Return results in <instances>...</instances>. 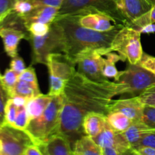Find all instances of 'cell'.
<instances>
[{
  "mask_svg": "<svg viewBox=\"0 0 155 155\" xmlns=\"http://www.w3.org/2000/svg\"><path fill=\"white\" fill-rule=\"evenodd\" d=\"M0 89H3L2 86V85H1V84H0Z\"/></svg>",
  "mask_w": 155,
  "mask_h": 155,
  "instance_id": "50",
  "label": "cell"
},
{
  "mask_svg": "<svg viewBox=\"0 0 155 155\" xmlns=\"http://www.w3.org/2000/svg\"><path fill=\"white\" fill-rule=\"evenodd\" d=\"M41 5L51 6L60 8L64 0H39Z\"/></svg>",
  "mask_w": 155,
  "mask_h": 155,
  "instance_id": "40",
  "label": "cell"
},
{
  "mask_svg": "<svg viewBox=\"0 0 155 155\" xmlns=\"http://www.w3.org/2000/svg\"><path fill=\"white\" fill-rule=\"evenodd\" d=\"M58 11L59 8H58L42 5L36 8L30 13L24 16H21V18L27 29V27L33 23H44L51 24L57 18Z\"/></svg>",
  "mask_w": 155,
  "mask_h": 155,
  "instance_id": "16",
  "label": "cell"
},
{
  "mask_svg": "<svg viewBox=\"0 0 155 155\" xmlns=\"http://www.w3.org/2000/svg\"><path fill=\"white\" fill-rule=\"evenodd\" d=\"M18 107L14 104L12 98H8L5 108V123L4 124L13 126L18 114Z\"/></svg>",
  "mask_w": 155,
  "mask_h": 155,
  "instance_id": "29",
  "label": "cell"
},
{
  "mask_svg": "<svg viewBox=\"0 0 155 155\" xmlns=\"http://www.w3.org/2000/svg\"><path fill=\"white\" fill-rule=\"evenodd\" d=\"M2 25V24H0V27H1ZM2 75L1 73H0V84H1V85H2V83H1V78H2Z\"/></svg>",
  "mask_w": 155,
  "mask_h": 155,
  "instance_id": "48",
  "label": "cell"
},
{
  "mask_svg": "<svg viewBox=\"0 0 155 155\" xmlns=\"http://www.w3.org/2000/svg\"><path fill=\"white\" fill-rule=\"evenodd\" d=\"M98 12L111 18L116 24L129 26V22L117 5L116 0H64L58 17L83 15ZM57 17V18H58Z\"/></svg>",
  "mask_w": 155,
  "mask_h": 155,
  "instance_id": "4",
  "label": "cell"
},
{
  "mask_svg": "<svg viewBox=\"0 0 155 155\" xmlns=\"http://www.w3.org/2000/svg\"><path fill=\"white\" fill-rule=\"evenodd\" d=\"M0 127H1V126H0Z\"/></svg>",
  "mask_w": 155,
  "mask_h": 155,
  "instance_id": "53",
  "label": "cell"
},
{
  "mask_svg": "<svg viewBox=\"0 0 155 155\" xmlns=\"http://www.w3.org/2000/svg\"><path fill=\"white\" fill-rule=\"evenodd\" d=\"M51 24L44 23H33L27 27V31L31 36H42L48 33Z\"/></svg>",
  "mask_w": 155,
  "mask_h": 155,
  "instance_id": "31",
  "label": "cell"
},
{
  "mask_svg": "<svg viewBox=\"0 0 155 155\" xmlns=\"http://www.w3.org/2000/svg\"><path fill=\"white\" fill-rule=\"evenodd\" d=\"M17 0H0V24L13 12Z\"/></svg>",
  "mask_w": 155,
  "mask_h": 155,
  "instance_id": "32",
  "label": "cell"
},
{
  "mask_svg": "<svg viewBox=\"0 0 155 155\" xmlns=\"http://www.w3.org/2000/svg\"><path fill=\"white\" fill-rule=\"evenodd\" d=\"M49 73V92L52 96L63 94L67 83L75 74L77 64L64 53H51L46 58Z\"/></svg>",
  "mask_w": 155,
  "mask_h": 155,
  "instance_id": "6",
  "label": "cell"
},
{
  "mask_svg": "<svg viewBox=\"0 0 155 155\" xmlns=\"http://www.w3.org/2000/svg\"><path fill=\"white\" fill-rule=\"evenodd\" d=\"M107 124L106 115L92 112L84 117L83 120V131L86 136L94 138L98 136Z\"/></svg>",
  "mask_w": 155,
  "mask_h": 155,
  "instance_id": "17",
  "label": "cell"
},
{
  "mask_svg": "<svg viewBox=\"0 0 155 155\" xmlns=\"http://www.w3.org/2000/svg\"><path fill=\"white\" fill-rule=\"evenodd\" d=\"M116 89L115 82L97 83L77 71L70 79L62 94L59 134L69 142L73 150L76 142L86 136L83 128L84 117L92 112L107 115Z\"/></svg>",
  "mask_w": 155,
  "mask_h": 155,
  "instance_id": "1",
  "label": "cell"
},
{
  "mask_svg": "<svg viewBox=\"0 0 155 155\" xmlns=\"http://www.w3.org/2000/svg\"><path fill=\"white\" fill-rule=\"evenodd\" d=\"M142 33L129 26H123L112 41L110 51L122 55L131 64H138L143 55Z\"/></svg>",
  "mask_w": 155,
  "mask_h": 155,
  "instance_id": "8",
  "label": "cell"
},
{
  "mask_svg": "<svg viewBox=\"0 0 155 155\" xmlns=\"http://www.w3.org/2000/svg\"><path fill=\"white\" fill-rule=\"evenodd\" d=\"M0 141L3 155H25L30 145H35L25 130H19L8 124L0 127Z\"/></svg>",
  "mask_w": 155,
  "mask_h": 155,
  "instance_id": "9",
  "label": "cell"
},
{
  "mask_svg": "<svg viewBox=\"0 0 155 155\" xmlns=\"http://www.w3.org/2000/svg\"><path fill=\"white\" fill-rule=\"evenodd\" d=\"M116 2L120 12L128 21L129 26L152 7L147 0H116Z\"/></svg>",
  "mask_w": 155,
  "mask_h": 155,
  "instance_id": "15",
  "label": "cell"
},
{
  "mask_svg": "<svg viewBox=\"0 0 155 155\" xmlns=\"http://www.w3.org/2000/svg\"><path fill=\"white\" fill-rule=\"evenodd\" d=\"M29 122H30V119H29L25 106L18 107V114H17L15 124L12 127L19 129V130H25L28 126Z\"/></svg>",
  "mask_w": 155,
  "mask_h": 155,
  "instance_id": "30",
  "label": "cell"
},
{
  "mask_svg": "<svg viewBox=\"0 0 155 155\" xmlns=\"http://www.w3.org/2000/svg\"><path fill=\"white\" fill-rule=\"evenodd\" d=\"M18 77H19V76L15 71H12L11 68L6 69V71H5V74L2 76V86L4 90L5 91L7 95L16 85L17 82L18 81Z\"/></svg>",
  "mask_w": 155,
  "mask_h": 155,
  "instance_id": "27",
  "label": "cell"
},
{
  "mask_svg": "<svg viewBox=\"0 0 155 155\" xmlns=\"http://www.w3.org/2000/svg\"><path fill=\"white\" fill-rule=\"evenodd\" d=\"M25 155H43V153L41 151L39 145H33L27 148Z\"/></svg>",
  "mask_w": 155,
  "mask_h": 155,
  "instance_id": "42",
  "label": "cell"
},
{
  "mask_svg": "<svg viewBox=\"0 0 155 155\" xmlns=\"http://www.w3.org/2000/svg\"><path fill=\"white\" fill-rule=\"evenodd\" d=\"M140 121L149 130H155V106L144 104Z\"/></svg>",
  "mask_w": 155,
  "mask_h": 155,
  "instance_id": "28",
  "label": "cell"
},
{
  "mask_svg": "<svg viewBox=\"0 0 155 155\" xmlns=\"http://www.w3.org/2000/svg\"><path fill=\"white\" fill-rule=\"evenodd\" d=\"M63 105V95L53 96L44 113L30 120L25 131L30 135L35 145L45 144L51 137L59 134Z\"/></svg>",
  "mask_w": 155,
  "mask_h": 155,
  "instance_id": "3",
  "label": "cell"
},
{
  "mask_svg": "<svg viewBox=\"0 0 155 155\" xmlns=\"http://www.w3.org/2000/svg\"><path fill=\"white\" fill-rule=\"evenodd\" d=\"M92 139L100 148H114L120 154L131 148L130 145L124 137V133L114 130L108 123L98 136Z\"/></svg>",
  "mask_w": 155,
  "mask_h": 155,
  "instance_id": "11",
  "label": "cell"
},
{
  "mask_svg": "<svg viewBox=\"0 0 155 155\" xmlns=\"http://www.w3.org/2000/svg\"><path fill=\"white\" fill-rule=\"evenodd\" d=\"M147 1H148L150 4L152 5L155 4V0H147Z\"/></svg>",
  "mask_w": 155,
  "mask_h": 155,
  "instance_id": "47",
  "label": "cell"
},
{
  "mask_svg": "<svg viewBox=\"0 0 155 155\" xmlns=\"http://www.w3.org/2000/svg\"><path fill=\"white\" fill-rule=\"evenodd\" d=\"M149 130H149L145 124H142L141 121H138L133 122L123 133L131 148H133L139 145L144 135Z\"/></svg>",
  "mask_w": 155,
  "mask_h": 155,
  "instance_id": "22",
  "label": "cell"
},
{
  "mask_svg": "<svg viewBox=\"0 0 155 155\" xmlns=\"http://www.w3.org/2000/svg\"><path fill=\"white\" fill-rule=\"evenodd\" d=\"M142 104L155 106V86L148 88L138 95Z\"/></svg>",
  "mask_w": 155,
  "mask_h": 155,
  "instance_id": "34",
  "label": "cell"
},
{
  "mask_svg": "<svg viewBox=\"0 0 155 155\" xmlns=\"http://www.w3.org/2000/svg\"><path fill=\"white\" fill-rule=\"evenodd\" d=\"M144 104L138 96L126 99L112 100L109 107L110 111H118L124 114L133 122L140 121Z\"/></svg>",
  "mask_w": 155,
  "mask_h": 155,
  "instance_id": "14",
  "label": "cell"
},
{
  "mask_svg": "<svg viewBox=\"0 0 155 155\" xmlns=\"http://www.w3.org/2000/svg\"><path fill=\"white\" fill-rule=\"evenodd\" d=\"M120 155H139V154H138V153L136 152L133 148H129L128 150H127V151L123 152L122 154H120Z\"/></svg>",
  "mask_w": 155,
  "mask_h": 155,
  "instance_id": "45",
  "label": "cell"
},
{
  "mask_svg": "<svg viewBox=\"0 0 155 155\" xmlns=\"http://www.w3.org/2000/svg\"><path fill=\"white\" fill-rule=\"evenodd\" d=\"M136 147H151L155 148V130H149L147 132Z\"/></svg>",
  "mask_w": 155,
  "mask_h": 155,
  "instance_id": "36",
  "label": "cell"
},
{
  "mask_svg": "<svg viewBox=\"0 0 155 155\" xmlns=\"http://www.w3.org/2000/svg\"><path fill=\"white\" fill-rule=\"evenodd\" d=\"M138 64L155 74V57L154 56L143 53V55Z\"/></svg>",
  "mask_w": 155,
  "mask_h": 155,
  "instance_id": "35",
  "label": "cell"
},
{
  "mask_svg": "<svg viewBox=\"0 0 155 155\" xmlns=\"http://www.w3.org/2000/svg\"><path fill=\"white\" fill-rule=\"evenodd\" d=\"M1 151H2V142L1 141H0V153H1Z\"/></svg>",
  "mask_w": 155,
  "mask_h": 155,
  "instance_id": "49",
  "label": "cell"
},
{
  "mask_svg": "<svg viewBox=\"0 0 155 155\" xmlns=\"http://www.w3.org/2000/svg\"><path fill=\"white\" fill-rule=\"evenodd\" d=\"M18 80L28 82V83H32L34 86H39L36 72H35V70L33 68V66H30L26 68L24 72L19 75Z\"/></svg>",
  "mask_w": 155,
  "mask_h": 155,
  "instance_id": "33",
  "label": "cell"
},
{
  "mask_svg": "<svg viewBox=\"0 0 155 155\" xmlns=\"http://www.w3.org/2000/svg\"><path fill=\"white\" fill-rule=\"evenodd\" d=\"M0 155H3L2 154V153H0Z\"/></svg>",
  "mask_w": 155,
  "mask_h": 155,
  "instance_id": "52",
  "label": "cell"
},
{
  "mask_svg": "<svg viewBox=\"0 0 155 155\" xmlns=\"http://www.w3.org/2000/svg\"><path fill=\"white\" fill-rule=\"evenodd\" d=\"M52 98V95H50L49 94H40L38 96L28 100L25 107L30 120L42 115L51 102Z\"/></svg>",
  "mask_w": 155,
  "mask_h": 155,
  "instance_id": "20",
  "label": "cell"
},
{
  "mask_svg": "<svg viewBox=\"0 0 155 155\" xmlns=\"http://www.w3.org/2000/svg\"><path fill=\"white\" fill-rule=\"evenodd\" d=\"M74 155H79V154H75V153H74Z\"/></svg>",
  "mask_w": 155,
  "mask_h": 155,
  "instance_id": "51",
  "label": "cell"
},
{
  "mask_svg": "<svg viewBox=\"0 0 155 155\" xmlns=\"http://www.w3.org/2000/svg\"><path fill=\"white\" fill-rule=\"evenodd\" d=\"M114 82L117 84L116 95L131 94L138 96L155 86V74L139 64H130L125 71H120Z\"/></svg>",
  "mask_w": 155,
  "mask_h": 155,
  "instance_id": "5",
  "label": "cell"
},
{
  "mask_svg": "<svg viewBox=\"0 0 155 155\" xmlns=\"http://www.w3.org/2000/svg\"><path fill=\"white\" fill-rule=\"evenodd\" d=\"M12 101L14 102V104L17 106L18 107H24V106H26L27 101H28L29 99L24 98V97L19 96V95H15V96L12 97Z\"/></svg>",
  "mask_w": 155,
  "mask_h": 155,
  "instance_id": "41",
  "label": "cell"
},
{
  "mask_svg": "<svg viewBox=\"0 0 155 155\" xmlns=\"http://www.w3.org/2000/svg\"><path fill=\"white\" fill-rule=\"evenodd\" d=\"M39 6L42 5L39 0H17L13 12L20 16H24Z\"/></svg>",
  "mask_w": 155,
  "mask_h": 155,
  "instance_id": "25",
  "label": "cell"
},
{
  "mask_svg": "<svg viewBox=\"0 0 155 155\" xmlns=\"http://www.w3.org/2000/svg\"><path fill=\"white\" fill-rule=\"evenodd\" d=\"M42 145L48 155H74L69 142L61 134L55 135Z\"/></svg>",
  "mask_w": 155,
  "mask_h": 155,
  "instance_id": "18",
  "label": "cell"
},
{
  "mask_svg": "<svg viewBox=\"0 0 155 155\" xmlns=\"http://www.w3.org/2000/svg\"><path fill=\"white\" fill-rule=\"evenodd\" d=\"M106 119L109 125L116 131L124 133L133 123L124 114L118 111H110L106 115Z\"/></svg>",
  "mask_w": 155,
  "mask_h": 155,
  "instance_id": "24",
  "label": "cell"
},
{
  "mask_svg": "<svg viewBox=\"0 0 155 155\" xmlns=\"http://www.w3.org/2000/svg\"><path fill=\"white\" fill-rule=\"evenodd\" d=\"M152 24H155V4L153 5L152 7L148 12L133 21L129 27H131L139 30V29L145 26Z\"/></svg>",
  "mask_w": 155,
  "mask_h": 155,
  "instance_id": "26",
  "label": "cell"
},
{
  "mask_svg": "<svg viewBox=\"0 0 155 155\" xmlns=\"http://www.w3.org/2000/svg\"><path fill=\"white\" fill-rule=\"evenodd\" d=\"M102 149L103 155H120L118 151L111 148H101Z\"/></svg>",
  "mask_w": 155,
  "mask_h": 155,
  "instance_id": "44",
  "label": "cell"
},
{
  "mask_svg": "<svg viewBox=\"0 0 155 155\" xmlns=\"http://www.w3.org/2000/svg\"><path fill=\"white\" fill-rule=\"evenodd\" d=\"M39 148H40L41 151H42V153H43V155H48V153H47L46 151H45V148H44V146H43V145H39Z\"/></svg>",
  "mask_w": 155,
  "mask_h": 155,
  "instance_id": "46",
  "label": "cell"
},
{
  "mask_svg": "<svg viewBox=\"0 0 155 155\" xmlns=\"http://www.w3.org/2000/svg\"><path fill=\"white\" fill-rule=\"evenodd\" d=\"M0 37L2 39L5 51L13 58L18 54V45L21 39L29 40L30 34L27 30L2 24L0 27Z\"/></svg>",
  "mask_w": 155,
  "mask_h": 155,
  "instance_id": "12",
  "label": "cell"
},
{
  "mask_svg": "<svg viewBox=\"0 0 155 155\" xmlns=\"http://www.w3.org/2000/svg\"><path fill=\"white\" fill-rule=\"evenodd\" d=\"M77 72L97 83H104L107 79L102 75V55L98 51L85 53L77 58Z\"/></svg>",
  "mask_w": 155,
  "mask_h": 155,
  "instance_id": "10",
  "label": "cell"
},
{
  "mask_svg": "<svg viewBox=\"0 0 155 155\" xmlns=\"http://www.w3.org/2000/svg\"><path fill=\"white\" fill-rule=\"evenodd\" d=\"M40 94L42 93L39 90V86H34V85L28 83V82L18 80L15 87L12 89V91L8 95V98H10L15 95H19V96L24 97V98L30 100L31 98L38 96Z\"/></svg>",
  "mask_w": 155,
  "mask_h": 155,
  "instance_id": "23",
  "label": "cell"
},
{
  "mask_svg": "<svg viewBox=\"0 0 155 155\" xmlns=\"http://www.w3.org/2000/svg\"><path fill=\"white\" fill-rule=\"evenodd\" d=\"M54 21L63 35L64 45L63 53L75 63L80 56L89 51H98L101 53L111 51L112 41L124 26H120L110 31L98 32L80 25L78 15L58 17Z\"/></svg>",
  "mask_w": 155,
  "mask_h": 155,
  "instance_id": "2",
  "label": "cell"
},
{
  "mask_svg": "<svg viewBox=\"0 0 155 155\" xmlns=\"http://www.w3.org/2000/svg\"><path fill=\"white\" fill-rule=\"evenodd\" d=\"M133 149L139 155H155V148L151 147H136Z\"/></svg>",
  "mask_w": 155,
  "mask_h": 155,
  "instance_id": "39",
  "label": "cell"
},
{
  "mask_svg": "<svg viewBox=\"0 0 155 155\" xmlns=\"http://www.w3.org/2000/svg\"><path fill=\"white\" fill-rule=\"evenodd\" d=\"M141 33H145V34H150V33H155V24H149V25L145 26L139 30Z\"/></svg>",
  "mask_w": 155,
  "mask_h": 155,
  "instance_id": "43",
  "label": "cell"
},
{
  "mask_svg": "<svg viewBox=\"0 0 155 155\" xmlns=\"http://www.w3.org/2000/svg\"><path fill=\"white\" fill-rule=\"evenodd\" d=\"M114 51H107L101 53L102 55V75L106 79L117 80L120 71L116 68L118 61H125L126 59L120 54L114 53Z\"/></svg>",
  "mask_w": 155,
  "mask_h": 155,
  "instance_id": "19",
  "label": "cell"
},
{
  "mask_svg": "<svg viewBox=\"0 0 155 155\" xmlns=\"http://www.w3.org/2000/svg\"><path fill=\"white\" fill-rule=\"evenodd\" d=\"M73 151L79 155H103L101 148L87 136H83L76 142Z\"/></svg>",
  "mask_w": 155,
  "mask_h": 155,
  "instance_id": "21",
  "label": "cell"
},
{
  "mask_svg": "<svg viewBox=\"0 0 155 155\" xmlns=\"http://www.w3.org/2000/svg\"><path fill=\"white\" fill-rule=\"evenodd\" d=\"M32 47V64H46V58L51 53L64 52V39L61 30L55 21L51 24V27L46 35L36 36L30 35L29 39Z\"/></svg>",
  "mask_w": 155,
  "mask_h": 155,
  "instance_id": "7",
  "label": "cell"
},
{
  "mask_svg": "<svg viewBox=\"0 0 155 155\" xmlns=\"http://www.w3.org/2000/svg\"><path fill=\"white\" fill-rule=\"evenodd\" d=\"M10 68L19 76L20 74H21L24 72V70L27 68H26L25 63H24L22 58L20 57L18 54L15 58H13L12 60L11 61Z\"/></svg>",
  "mask_w": 155,
  "mask_h": 155,
  "instance_id": "37",
  "label": "cell"
},
{
  "mask_svg": "<svg viewBox=\"0 0 155 155\" xmlns=\"http://www.w3.org/2000/svg\"><path fill=\"white\" fill-rule=\"evenodd\" d=\"M8 99V97L4 89H0V126L5 123V108Z\"/></svg>",
  "mask_w": 155,
  "mask_h": 155,
  "instance_id": "38",
  "label": "cell"
},
{
  "mask_svg": "<svg viewBox=\"0 0 155 155\" xmlns=\"http://www.w3.org/2000/svg\"><path fill=\"white\" fill-rule=\"evenodd\" d=\"M79 23L86 28L98 32H107L123 26L116 24L114 21L107 15L98 12L78 15Z\"/></svg>",
  "mask_w": 155,
  "mask_h": 155,
  "instance_id": "13",
  "label": "cell"
}]
</instances>
